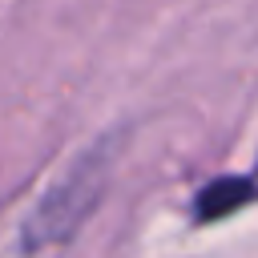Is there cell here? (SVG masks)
Returning <instances> with one entry per match:
<instances>
[{
    "mask_svg": "<svg viewBox=\"0 0 258 258\" xmlns=\"http://www.w3.org/2000/svg\"><path fill=\"white\" fill-rule=\"evenodd\" d=\"M250 194H254V189H250V181L222 177V181H214V185H206V189H202V198H198V218H202V222H214V218H222V214L238 210Z\"/></svg>",
    "mask_w": 258,
    "mask_h": 258,
    "instance_id": "cell-1",
    "label": "cell"
}]
</instances>
